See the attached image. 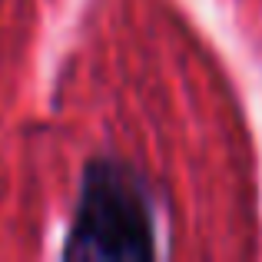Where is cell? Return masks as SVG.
I'll use <instances>...</instances> for the list:
<instances>
[{
  "mask_svg": "<svg viewBox=\"0 0 262 262\" xmlns=\"http://www.w3.org/2000/svg\"><path fill=\"white\" fill-rule=\"evenodd\" d=\"M70 256H146L149 212L140 189L116 169H103L86 183L80 223L70 239Z\"/></svg>",
  "mask_w": 262,
  "mask_h": 262,
  "instance_id": "obj_1",
  "label": "cell"
}]
</instances>
